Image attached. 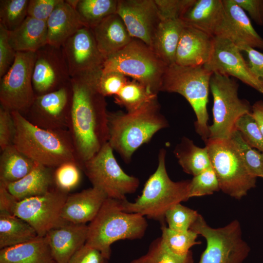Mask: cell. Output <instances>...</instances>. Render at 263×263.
Listing matches in <instances>:
<instances>
[{
    "instance_id": "41",
    "label": "cell",
    "mask_w": 263,
    "mask_h": 263,
    "mask_svg": "<svg viewBox=\"0 0 263 263\" xmlns=\"http://www.w3.org/2000/svg\"><path fill=\"white\" fill-rule=\"evenodd\" d=\"M235 129L249 146L263 152V134L251 113L240 117L235 124Z\"/></svg>"
},
{
    "instance_id": "21",
    "label": "cell",
    "mask_w": 263,
    "mask_h": 263,
    "mask_svg": "<svg viewBox=\"0 0 263 263\" xmlns=\"http://www.w3.org/2000/svg\"><path fill=\"white\" fill-rule=\"evenodd\" d=\"M88 225L66 223L50 230L45 235L56 263H67L86 243Z\"/></svg>"
},
{
    "instance_id": "47",
    "label": "cell",
    "mask_w": 263,
    "mask_h": 263,
    "mask_svg": "<svg viewBox=\"0 0 263 263\" xmlns=\"http://www.w3.org/2000/svg\"><path fill=\"white\" fill-rule=\"evenodd\" d=\"M61 0H29L27 16L47 21Z\"/></svg>"
},
{
    "instance_id": "18",
    "label": "cell",
    "mask_w": 263,
    "mask_h": 263,
    "mask_svg": "<svg viewBox=\"0 0 263 263\" xmlns=\"http://www.w3.org/2000/svg\"><path fill=\"white\" fill-rule=\"evenodd\" d=\"M116 13L131 36L150 47L161 20L154 0H118Z\"/></svg>"
},
{
    "instance_id": "19",
    "label": "cell",
    "mask_w": 263,
    "mask_h": 263,
    "mask_svg": "<svg viewBox=\"0 0 263 263\" xmlns=\"http://www.w3.org/2000/svg\"><path fill=\"white\" fill-rule=\"evenodd\" d=\"M224 17L215 37L225 38L239 49L248 46L263 50V38L253 27L246 12L234 0H223Z\"/></svg>"
},
{
    "instance_id": "30",
    "label": "cell",
    "mask_w": 263,
    "mask_h": 263,
    "mask_svg": "<svg viewBox=\"0 0 263 263\" xmlns=\"http://www.w3.org/2000/svg\"><path fill=\"white\" fill-rule=\"evenodd\" d=\"M174 153L183 171L193 176L212 167L207 147H199L187 137L182 138Z\"/></svg>"
},
{
    "instance_id": "25",
    "label": "cell",
    "mask_w": 263,
    "mask_h": 263,
    "mask_svg": "<svg viewBox=\"0 0 263 263\" xmlns=\"http://www.w3.org/2000/svg\"><path fill=\"white\" fill-rule=\"evenodd\" d=\"M47 43L61 47L66 41L81 28L86 26L75 9L61 0L47 20Z\"/></svg>"
},
{
    "instance_id": "3",
    "label": "cell",
    "mask_w": 263,
    "mask_h": 263,
    "mask_svg": "<svg viewBox=\"0 0 263 263\" xmlns=\"http://www.w3.org/2000/svg\"><path fill=\"white\" fill-rule=\"evenodd\" d=\"M108 142L127 163L139 147L168 125L160 112L157 97L132 113L108 112Z\"/></svg>"
},
{
    "instance_id": "5",
    "label": "cell",
    "mask_w": 263,
    "mask_h": 263,
    "mask_svg": "<svg viewBox=\"0 0 263 263\" xmlns=\"http://www.w3.org/2000/svg\"><path fill=\"white\" fill-rule=\"evenodd\" d=\"M120 201L107 198L88 225L85 244L100 251L108 260L111 257V245L113 243L141 239L148 226L145 217L124 211Z\"/></svg>"
},
{
    "instance_id": "36",
    "label": "cell",
    "mask_w": 263,
    "mask_h": 263,
    "mask_svg": "<svg viewBox=\"0 0 263 263\" xmlns=\"http://www.w3.org/2000/svg\"><path fill=\"white\" fill-rule=\"evenodd\" d=\"M161 238L168 249L172 253L180 256L187 254L193 246L200 244L197 241L198 234L191 229L187 231H176L161 224Z\"/></svg>"
},
{
    "instance_id": "39",
    "label": "cell",
    "mask_w": 263,
    "mask_h": 263,
    "mask_svg": "<svg viewBox=\"0 0 263 263\" xmlns=\"http://www.w3.org/2000/svg\"><path fill=\"white\" fill-rule=\"evenodd\" d=\"M199 214L196 210L178 203L166 212L165 221L168 227L172 230L187 231L190 229Z\"/></svg>"
},
{
    "instance_id": "11",
    "label": "cell",
    "mask_w": 263,
    "mask_h": 263,
    "mask_svg": "<svg viewBox=\"0 0 263 263\" xmlns=\"http://www.w3.org/2000/svg\"><path fill=\"white\" fill-rule=\"evenodd\" d=\"M109 142L91 158L82 164V170L93 187L103 191L108 198L127 199L140 185L139 179L127 174L117 163Z\"/></svg>"
},
{
    "instance_id": "6",
    "label": "cell",
    "mask_w": 263,
    "mask_h": 263,
    "mask_svg": "<svg viewBox=\"0 0 263 263\" xmlns=\"http://www.w3.org/2000/svg\"><path fill=\"white\" fill-rule=\"evenodd\" d=\"M212 74L203 66L188 67L174 64L168 67L160 89L178 93L188 101L196 117V132L204 141L209 136L207 105Z\"/></svg>"
},
{
    "instance_id": "37",
    "label": "cell",
    "mask_w": 263,
    "mask_h": 263,
    "mask_svg": "<svg viewBox=\"0 0 263 263\" xmlns=\"http://www.w3.org/2000/svg\"><path fill=\"white\" fill-rule=\"evenodd\" d=\"M230 139L238 149L248 173L254 177L263 178V152L249 146L236 130Z\"/></svg>"
},
{
    "instance_id": "9",
    "label": "cell",
    "mask_w": 263,
    "mask_h": 263,
    "mask_svg": "<svg viewBox=\"0 0 263 263\" xmlns=\"http://www.w3.org/2000/svg\"><path fill=\"white\" fill-rule=\"evenodd\" d=\"M190 229L206 242L198 263H244L250 253V247L243 238L242 226L237 219L215 228L199 214Z\"/></svg>"
},
{
    "instance_id": "46",
    "label": "cell",
    "mask_w": 263,
    "mask_h": 263,
    "mask_svg": "<svg viewBox=\"0 0 263 263\" xmlns=\"http://www.w3.org/2000/svg\"><path fill=\"white\" fill-rule=\"evenodd\" d=\"M16 128L12 113L0 106V148L1 151L13 145Z\"/></svg>"
},
{
    "instance_id": "1",
    "label": "cell",
    "mask_w": 263,
    "mask_h": 263,
    "mask_svg": "<svg viewBox=\"0 0 263 263\" xmlns=\"http://www.w3.org/2000/svg\"><path fill=\"white\" fill-rule=\"evenodd\" d=\"M101 72L71 80L73 99L68 130L81 168L109 141L107 103L95 84Z\"/></svg>"
},
{
    "instance_id": "38",
    "label": "cell",
    "mask_w": 263,
    "mask_h": 263,
    "mask_svg": "<svg viewBox=\"0 0 263 263\" xmlns=\"http://www.w3.org/2000/svg\"><path fill=\"white\" fill-rule=\"evenodd\" d=\"M29 0H0V24L11 31L19 26L27 17Z\"/></svg>"
},
{
    "instance_id": "34",
    "label": "cell",
    "mask_w": 263,
    "mask_h": 263,
    "mask_svg": "<svg viewBox=\"0 0 263 263\" xmlns=\"http://www.w3.org/2000/svg\"><path fill=\"white\" fill-rule=\"evenodd\" d=\"M118 0H78L75 10L84 25L93 28L116 13Z\"/></svg>"
},
{
    "instance_id": "45",
    "label": "cell",
    "mask_w": 263,
    "mask_h": 263,
    "mask_svg": "<svg viewBox=\"0 0 263 263\" xmlns=\"http://www.w3.org/2000/svg\"><path fill=\"white\" fill-rule=\"evenodd\" d=\"M8 32L0 24V78L13 65L17 53L9 42Z\"/></svg>"
},
{
    "instance_id": "10",
    "label": "cell",
    "mask_w": 263,
    "mask_h": 263,
    "mask_svg": "<svg viewBox=\"0 0 263 263\" xmlns=\"http://www.w3.org/2000/svg\"><path fill=\"white\" fill-rule=\"evenodd\" d=\"M238 88V83L229 76L212 75L209 89L213 100V123L208 127V138H230L238 119L251 113L249 102L239 97Z\"/></svg>"
},
{
    "instance_id": "28",
    "label": "cell",
    "mask_w": 263,
    "mask_h": 263,
    "mask_svg": "<svg viewBox=\"0 0 263 263\" xmlns=\"http://www.w3.org/2000/svg\"><path fill=\"white\" fill-rule=\"evenodd\" d=\"M45 236L5 247L0 250V263H54Z\"/></svg>"
},
{
    "instance_id": "29",
    "label": "cell",
    "mask_w": 263,
    "mask_h": 263,
    "mask_svg": "<svg viewBox=\"0 0 263 263\" xmlns=\"http://www.w3.org/2000/svg\"><path fill=\"white\" fill-rule=\"evenodd\" d=\"M184 26L180 19H162L154 33L150 48L168 66L175 64L176 52Z\"/></svg>"
},
{
    "instance_id": "14",
    "label": "cell",
    "mask_w": 263,
    "mask_h": 263,
    "mask_svg": "<svg viewBox=\"0 0 263 263\" xmlns=\"http://www.w3.org/2000/svg\"><path fill=\"white\" fill-rule=\"evenodd\" d=\"M72 99L70 82L55 91L36 96L23 116L32 124L42 129L68 130Z\"/></svg>"
},
{
    "instance_id": "42",
    "label": "cell",
    "mask_w": 263,
    "mask_h": 263,
    "mask_svg": "<svg viewBox=\"0 0 263 263\" xmlns=\"http://www.w3.org/2000/svg\"><path fill=\"white\" fill-rule=\"evenodd\" d=\"M220 190L218 178L211 167L190 180L188 196L190 198L208 195Z\"/></svg>"
},
{
    "instance_id": "40",
    "label": "cell",
    "mask_w": 263,
    "mask_h": 263,
    "mask_svg": "<svg viewBox=\"0 0 263 263\" xmlns=\"http://www.w3.org/2000/svg\"><path fill=\"white\" fill-rule=\"evenodd\" d=\"M81 168L74 162L64 163L54 169V181L55 187L68 193L76 188L81 180Z\"/></svg>"
},
{
    "instance_id": "17",
    "label": "cell",
    "mask_w": 263,
    "mask_h": 263,
    "mask_svg": "<svg viewBox=\"0 0 263 263\" xmlns=\"http://www.w3.org/2000/svg\"><path fill=\"white\" fill-rule=\"evenodd\" d=\"M241 52L229 40L214 37L212 54L203 66L213 74L233 76L263 94V84L252 74Z\"/></svg>"
},
{
    "instance_id": "49",
    "label": "cell",
    "mask_w": 263,
    "mask_h": 263,
    "mask_svg": "<svg viewBox=\"0 0 263 263\" xmlns=\"http://www.w3.org/2000/svg\"><path fill=\"white\" fill-rule=\"evenodd\" d=\"M239 49L246 53L248 67L255 77L263 84V53L256 49L244 46Z\"/></svg>"
},
{
    "instance_id": "20",
    "label": "cell",
    "mask_w": 263,
    "mask_h": 263,
    "mask_svg": "<svg viewBox=\"0 0 263 263\" xmlns=\"http://www.w3.org/2000/svg\"><path fill=\"white\" fill-rule=\"evenodd\" d=\"M213 46V37L185 25L177 46L175 64L188 67L204 66L209 60Z\"/></svg>"
},
{
    "instance_id": "4",
    "label": "cell",
    "mask_w": 263,
    "mask_h": 263,
    "mask_svg": "<svg viewBox=\"0 0 263 263\" xmlns=\"http://www.w3.org/2000/svg\"><path fill=\"white\" fill-rule=\"evenodd\" d=\"M166 150L158 153V164L155 172L146 181L141 194L134 202L120 200L122 209L139 214L164 224L166 212L174 205L188 201L190 180L174 182L167 171Z\"/></svg>"
},
{
    "instance_id": "27",
    "label": "cell",
    "mask_w": 263,
    "mask_h": 263,
    "mask_svg": "<svg viewBox=\"0 0 263 263\" xmlns=\"http://www.w3.org/2000/svg\"><path fill=\"white\" fill-rule=\"evenodd\" d=\"M47 21L27 16L22 23L8 32L9 42L17 52H36L47 44Z\"/></svg>"
},
{
    "instance_id": "23",
    "label": "cell",
    "mask_w": 263,
    "mask_h": 263,
    "mask_svg": "<svg viewBox=\"0 0 263 263\" xmlns=\"http://www.w3.org/2000/svg\"><path fill=\"white\" fill-rule=\"evenodd\" d=\"M223 0H194L180 19L185 26L215 37L224 17Z\"/></svg>"
},
{
    "instance_id": "33",
    "label": "cell",
    "mask_w": 263,
    "mask_h": 263,
    "mask_svg": "<svg viewBox=\"0 0 263 263\" xmlns=\"http://www.w3.org/2000/svg\"><path fill=\"white\" fill-rule=\"evenodd\" d=\"M157 97L149 88L136 80H128L114 96V102L124 107L127 113L136 111Z\"/></svg>"
},
{
    "instance_id": "51",
    "label": "cell",
    "mask_w": 263,
    "mask_h": 263,
    "mask_svg": "<svg viewBox=\"0 0 263 263\" xmlns=\"http://www.w3.org/2000/svg\"><path fill=\"white\" fill-rule=\"evenodd\" d=\"M17 201L7 190L5 185L0 182V213L12 214L13 208Z\"/></svg>"
},
{
    "instance_id": "32",
    "label": "cell",
    "mask_w": 263,
    "mask_h": 263,
    "mask_svg": "<svg viewBox=\"0 0 263 263\" xmlns=\"http://www.w3.org/2000/svg\"><path fill=\"white\" fill-rule=\"evenodd\" d=\"M27 222L12 214L0 213V248L20 244L38 237Z\"/></svg>"
},
{
    "instance_id": "48",
    "label": "cell",
    "mask_w": 263,
    "mask_h": 263,
    "mask_svg": "<svg viewBox=\"0 0 263 263\" xmlns=\"http://www.w3.org/2000/svg\"><path fill=\"white\" fill-rule=\"evenodd\" d=\"M67 263H108V259L98 250L85 244Z\"/></svg>"
},
{
    "instance_id": "35",
    "label": "cell",
    "mask_w": 263,
    "mask_h": 263,
    "mask_svg": "<svg viewBox=\"0 0 263 263\" xmlns=\"http://www.w3.org/2000/svg\"><path fill=\"white\" fill-rule=\"evenodd\" d=\"M191 251L184 256L172 253L166 246L161 237L153 241L147 252L133 260L131 263H193Z\"/></svg>"
},
{
    "instance_id": "31",
    "label": "cell",
    "mask_w": 263,
    "mask_h": 263,
    "mask_svg": "<svg viewBox=\"0 0 263 263\" xmlns=\"http://www.w3.org/2000/svg\"><path fill=\"white\" fill-rule=\"evenodd\" d=\"M37 164L14 145L8 147L1 151L0 156V182L6 184L20 180Z\"/></svg>"
},
{
    "instance_id": "43",
    "label": "cell",
    "mask_w": 263,
    "mask_h": 263,
    "mask_svg": "<svg viewBox=\"0 0 263 263\" xmlns=\"http://www.w3.org/2000/svg\"><path fill=\"white\" fill-rule=\"evenodd\" d=\"M129 80L117 72H102L97 77L95 84L98 91L104 97L115 95Z\"/></svg>"
},
{
    "instance_id": "50",
    "label": "cell",
    "mask_w": 263,
    "mask_h": 263,
    "mask_svg": "<svg viewBox=\"0 0 263 263\" xmlns=\"http://www.w3.org/2000/svg\"><path fill=\"white\" fill-rule=\"evenodd\" d=\"M254 22L259 26L263 25V0H234Z\"/></svg>"
},
{
    "instance_id": "22",
    "label": "cell",
    "mask_w": 263,
    "mask_h": 263,
    "mask_svg": "<svg viewBox=\"0 0 263 263\" xmlns=\"http://www.w3.org/2000/svg\"><path fill=\"white\" fill-rule=\"evenodd\" d=\"M108 198L99 189L92 187L68 195L60 216L65 222L75 224L91 222Z\"/></svg>"
},
{
    "instance_id": "26",
    "label": "cell",
    "mask_w": 263,
    "mask_h": 263,
    "mask_svg": "<svg viewBox=\"0 0 263 263\" xmlns=\"http://www.w3.org/2000/svg\"><path fill=\"white\" fill-rule=\"evenodd\" d=\"M54 169L37 163L31 172L20 180L4 184L17 201L41 195L55 187Z\"/></svg>"
},
{
    "instance_id": "52",
    "label": "cell",
    "mask_w": 263,
    "mask_h": 263,
    "mask_svg": "<svg viewBox=\"0 0 263 263\" xmlns=\"http://www.w3.org/2000/svg\"><path fill=\"white\" fill-rule=\"evenodd\" d=\"M251 114L263 134V100L256 101L252 106Z\"/></svg>"
},
{
    "instance_id": "53",
    "label": "cell",
    "mask_w": 263,
    "mask_h": 263,
    "mask_svg": "<svg viewBox=\"0 0 263 263\" xmlns=\"http://www.w3.org/2000/svg\"><path fill=\"white\" fill-rule=\"evenodd\" d=\"M54 263H56V262H55Z\"/></svg>"
},
{
    "instance_id": "2",
    "label": "cell",
    "mask_w": 263,
    "mask_h": 263,
    "mask_svg": "<svg viewBox=\"0 0 263 263\" xmlns=\"http://www.w3.org/2000/svg\"><path fill=\"white\" fill-rule=\"evenodd\" d=\"M16 128L13 145L35 162L55 169L67 162L81 167L68 130H47L36 126L20 113L12 112Z\"/></svg>"
},
{
    "instance_id": "12",
    "label": "cell",
    "mask_w": 263,
    "mask_h": 263,
    "mask_svg": "<svg viewBox=\"0 0 263 263\" xmlns=\"http://www.w3.org/2000/svg\"><path fill=\"white\" fill-rule=\"evenodd\" d=\"M36 52H17L15 61L0 78V103L4 108L25 115L36 97L32 73Z\"/></svg>"
},
{
    "instance_id": "7",
    "label": "cell",
    "mask_w": 263,
    "mask_h": 263,
    "mask_svg": "<svg viewBox=\"0 0 263 263\" xmlns=\"http://www.w3.org/2000/svg\"><path fill=\"white\" fill-rule=\"evenodd\" d=\"M168 67L149 46L132 38L123 49L106 58L102 72L120 73L158 94Z\"/></svg>"
},
{
    "instance_id": "24",
    "label": "cell",
    "mask_w": 263,
    "mask_h": 263,
    "mask_svg": "<svg viewBox=\"0 0 263 263\" xmlns=\"http://www.w3.org/2000/svg\"><path fill=\"white\" fill-rule=\"evenodd\" d=\"M92 29L98 48L106 58L123 49L132 39L117 13L107 17Z\"/></svg>"
},
{
    "instance_id": "44",
    "label": "cell",
    "mask_w": 263,
    "mask_h": 263,
    "mask_svg": "<svg viewBox=\"0 0 263 263\" xmlns=\"http://www.w3.org/2000/svg\"><path fill=\"white\" fill-rule=\"evenodd\" d=\"M194 0H154L161 20L180 19Z\"/></svg>"
},
{
    "instance_id": "16",
    "label": "cell",
    "mask_w": 263,
    "mask_h": 263,
    "mask_svg": "<svg viewBox=\"0 0 263 263\" xmlns=\"http://www.w3.org/2000/svg\"><path fill=\"white\" fill-rule=\"evenodd\" d=\"M61 47L71 78L102 71L106 58L98 48L92 28H81Z\"/></svg>"
},
{
    "instance_id": "13",
    "label": "cell",
    "mask_w": 263,
    "mask_h": 263,
    "mask_svg": "<svg viewBox=\"0 0 263 263\" xmlns=\"http://www.w3.org/2000/svg\"><path fill=\"white\" fill-rule=\"evenodd\" d=\"M68 196L56 187L46 193L18 201L12 214L27 222L39 237L67 222L61 218L63 205Z\"/></svg>"
},
{
    "instance_id": "15",
    "label": "cell",
    "mask_w": 263,
    "mask_h": 263,
    "mask_svg": "<svg viewBox=\"0 0 263 263\" xmlns=\"http://www.w3.org/2000/svg\"><path fill=\"white\" fill-rule=\"evenodd\" d=\"M62 47L47 44L36 52L32 84L36 96L49 93L71 82Z\"/></svg>"
},
{
    "instance_id": "8",
    "label": "cell",
    "mask_w": 263,
    "mask_h": 263,
    "mask_svg": "<svg viewBox=\"0 0 263 263\" xmlns=\"http://www.w3.org/2000/svg\"><path fill=\"white\" fill-rule=\"evenodd\" d=\"M205 142L221 190L240 200L256 187L257 178L248 173L238 149L230 138H208Z\"/></svg>"
}]
</instances>
